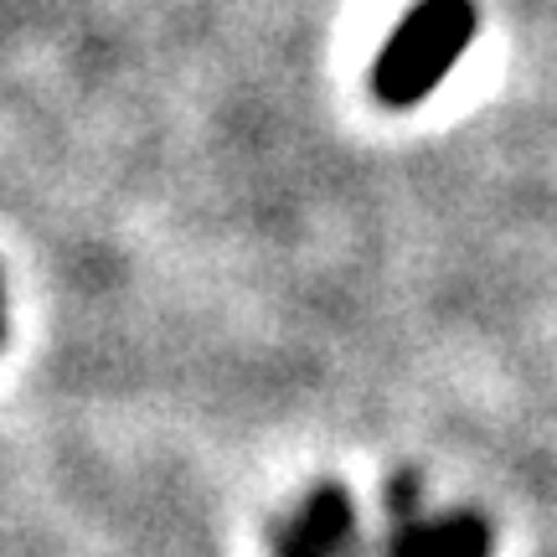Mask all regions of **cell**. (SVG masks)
Here are the masks:
<instances>
[{
	"mask_svg": "<svg viewBox=\"0 0 557 557\" xmlns=\"http://www.w3.org/2000/svg\"><path fill=\"white\" fill-rule=\"evenodd\" d=\"M398 506V532H393V557H491V527L475 511H455L444 521H423L413 511V480L403 475L393 491Z\"/></svg>",
	"mask_w": 557,
	"mask_h": 557,
	"instance_id": "obj_2",
	"label": "cell"
},
{
	"mask_svg": "<svg viewBox=\"0 0 557 557\" xmlns=\"http://www.w3.org/2000/svg\"><path fill=\"white\" fill-rule=\"evenodd\" d=\"M0 341H5V295H0Z\"/></svg>",
	"mask_w": 557,
	"mask_h": 557,
	"instance_id": "obj_3",
	"label": "cell"
},
{
	"mask_svg": "<svg viewBox=\"0 0 557 557\" xmlns=\"http://www.w3.org/2000/svg\"><path fill=\"white\" fill-rule=\"evenodd\" d=\"M480 32L475 0H418L398 21V32L382 41L372 62V94L387 109H413L455 73L459 52Z\"/></svg>",
	"mask_w": 557,
	"mask_h": 557,
	"instance_id": "obj_1",
	"label": "cell"
}]
</instances>
